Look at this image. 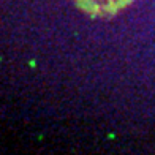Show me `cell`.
Here are the masks:
<instances>
[{"mask_svg": "<svg viewBox=\"0 0 155 155\" xmlns=\"http://www.w3.org/2000/svg\"><path fill=\"white\" fill-rule=\"evenodd\" d=\"M135 0H74L79 8L94 18H108L122 11Z\"/></svg>", "mask_w": 155, "mask_h": 155, "instance_id": "1", "label": "cell"}]
</instances>
